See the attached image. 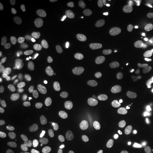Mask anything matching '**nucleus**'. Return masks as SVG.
Here are the masks:
<instances>
[{
	"mask_svg": "<svg viewBox=\"0 0 153 153\" xmlns=\"http://www.w3.org/2000/svg\"><path fill=\"white\" fill-rule=\"evenodd\" d=\"M56 134L61 141H67L69 138V129L67 125L64 123H59L56 128Z\"/></svg>",
	"mask_w": 153,
	"mask_h": 153,
	"instance_id": "nucleus-7",
	"label": "nucleus"
},
{
	"mask_svg": "<svg viewBox=\"0 0 153 153\" xmlns=\"http://www.w3.org/2000/svg\"><path fill=\"white\" fill-rule=\"evenodd\" d=\"M10 138L9 134L7 131H5L0 134V146H2Z\"/></svg>",
	"mask_w": 153,
	"mask_h": 153,
	"instance_id": "nucleus-26",
	"label": "nucleus"
},
{
	"mask_svg": "<svg viewBox=\"0 0 153 153\" xmlns=\"http://www.w3.org/2000/svg\"><path fill=\"white\" fill-rule=\"evenodd\" d=\"M5 153H15L16 152V150L11 148H6L4 151Z\"/></svg>",
	"mask_w": 153,
	"mask_h": 153,
	"instance_id": "nucleus-33",
	"label": "nucleus"
},
{
	"mask_svg": "<svg viewBox=\"0 0 153 153\" xmlns=\"http://www.w3.org/2000/svg\"><path fill=\"white\" fill-rule=\"evenodd\" d=\"M45 121L42 118H33L31 120V124H38L40 125H45Z\"/></svg>",
	"mask_w": 153,
	"mask_h": 153,
	"instance_id": "nucleus-29",
	"label": "nucleus"
},
{
	"mask_svg": "<svg viewBox=\"0 0 153 153\" xmlns=\"http://www.w3.org/2000/svg\"><path fill=\"white\" fill-rule=\"evenodd\" d=\"M49 81V76L47 74H39L35 78V82L39 87H44Z\"/></svg>",
	"mask_w": 153,
	"mask_h": 153,
	"instance_id": "nucleus-14",
	"label": "nucleus"
},
{
	"mask_svg": "<svg viewBox=\"0 0 153 153\" xmlns=\"http://www.w3.org/2000/svg\"><path fill=\"white\" fill-rule=\"evenodd\" d=\"M41 93L43 95L47 97H52L56 94V91L53 88H50L49 86L43 88L41 90Z\"/></svg>",
	"mask_w": 153,
	"mask_h": 153,
	"instance_id": "nucleus-20",
	"label": "nucleus"
},
{
	"mask_svg": "<svg viewBox=\"0 0 153 153\" xmlns=\"http://www.w3.org/2000/svg\"><path fill=\"white\" fill-rule=\"evenodd\" d=\"M131 32L139 37H145L150 33L149 28L145 22L141 20H134L131 25Z\"/></svg>",
	"mask_w": 153,
	"mask_h": 153,
	"instance_id": "nucleus-4",
	"label": "nucleus"
},
{
	"mask_svg": "<svg viewBox=\"0 0 153 153\" xmlns=\"http://www.w3.org/2000/svg\"><path fill=\"white\" fill-rule=\"evenodd\" d=\"M62 80L63 81V82H64L65 84H70L71 82V80L68 76H63Z\"/></svg>",
	"mask_w": 153,
	"mask_h": 153,
	"instance_id": "nucleus-35",
	"label": "nucleus"
},
{
	"mask_svg": "<svg viewBox=\"0 0 153 153\" xmlns=\"http://www.w3.org/2000/svg\"><path fill=\"white\" fill-rule=\"evenodd\" d=\"M62 116H63V115H62L61 114H60H60H59V115H58V117H60V118H61Z\"/></svg>",
	"mask_w": 153,
	"mask_h": 153,
	"instance_id": "nucleus-45",
	"label": "nucleus"
},
{
	"mask_svg": "<svg viewBox=\"0 0 153 153\" xmlns=\"http://www.w3.org/2000/svg\"><path fill=\"white\" fill-rule=\"evenodd\" d=\"M49 76H51L52 78L55 79H62L63 76H64L63 73H62L61 71H51L49 73Z\"/></svg>",
	"mask_w": 153,
	"mask_h": 153,
	"instance_id": "nucleus-23",
	"label": "nucleus"
},
{
	"mask_svg": "<svg viewBox=\"0 0 153 153\" xmlns=\"http://www.w3.org/2000/svg\"><path fill=\"white\" fill-rule=\"evenodd\" d=\"M23 26L27 28H31L33 26V20L27 16H25L23 17L22 19Z\"/></svg>",
	"mask_w": 153,
	"mask_h": 153,
	"instance_id": "nucleus-22",
	"label": "nucleus"
},
{
	"mask_svg": "<svg viewBox=\"0 0 153 153\" xmlns=\"http://www.w3.org/2000/svg\"><path fill=\"white\" fill-rule=\"evenodd\" d=\"M5 131V129H4V126H3V125L2 124H0V134L3 133L4 131Z\"/></svg>",
	"mask_w": 153,
	"mask_h": 153,
	"instance_id": "nucleus-41",
	"label": "nucleus"
},
{
	"mask_svg": "<svg viewBox=\"0 0 153 153\" xmlns=\"http://www.w3.org/2000/svg\"><path fill=\"white\" fill-rule=\"evenodd\" d=\"M145 144L148 149L153 150V134L145 138Z\"/></svg>",
	"mask_w": 153,
	"mask_h": 153,
	"instance_id": "nucleus-25",
	"label": "nucleus"
},
{
	"mask_svg": "<svg viewBox=\"0 0 153 153\" xmlns=\"http://www.w3.org/2000/svg\"><path fill=\"white\" fill-rule=\"evenodd\" d=\"M47 131H48V128L47 126L45 125L42 126L38 131L34 133L35 138L37 140H40L41 138H42L45 136Z\"/></svg>",
	"mask_w": 153,
	"mask_h": 153,
	"instance_id": "nucleus-18",
	"label": "nucleus"
},
{
	"mask_svg": "<svg viewBox=\"0 0 153 153\" xmlns=\"http://www.w3.org/2000/svg\"><path fill=\"white\" fill-rule=\"evenodd\" d=\"M134 11L140 15H146L148 13V7L146 4H140L134 8Z\"/></svg>",
	"mask_w": 153,
	"mask_h": 153,
	"instance_id": "nucleus-16",
	"label": "nucleus"
},
{
	"mask_svg": "<svg viewBox=\"0 0 153 153\" xmlns=\"http://www.w3.org/2000/svg\"><path fill=\"white\" fill-rule=\"evenodd\" d=\"M68 98L73 102H80L84 97V93L78 88H71L67 91Z\"/></svg>",
	"mask_w": 153,
	"mask_h": 153,
	"instance_id": "nucleus-9",
	"label": "nucleus"
},
{
	"mask_svg": "<svg viewBox=\"0 0 153 153\" xmlns=\"http://www.w3.org/2000/svg\"><path fill=\"white\" fill-rule=\"evenodd\" d=\"M58 116H56V115H55V116H53V120H58Z\"/></svg>",
	"mask_w": 153,
	"mask_h": 153,
	"instance_id": "nucleus-44",
	"label": "nucleus"
},
{
	"mask_svg": "<svg viewBox=\"0 0 153 153\" xmlns=\"http://www.w3.org/2000/svg\"><path fill=\"white\" fill-rule=\"evenodd\" d=\"M48 153H61V152L60 150H59L57 149L52 148V149H51L49 150Z\"/></svg>",
	"mask_w": 153,
	"mask_h": 153,
	"instance_id": "nucleus-37",
	"label": "nucleus"
},
{
	"mask_svg": "<svg viewBox=\"0 0 153 153\" xmlns=\"http://www.w3.org/2000/svg\"><path fill=\"white\" fill-rule=\"evenodd\" d=\"M138 86L137 84H134L132 86L131 88V93L133 96H136L137 95V91H138Z\"/></svg>",
	"mask_w": 153,
	"mask_h": 153,
	"instance_id": "nucleus-30",
	"label": "nucleus"
},
{
	"mask_svg": "<svg viewBox=\"0 0 153 153\" xmlns=\"http://www.w3.org/2000/svg\"><path fill=\"white\" fill-rule=\"evenodd\" d=\"M38 104L39 107H40V109H42V108H44V107H45V105L44 104H42V103H40Z\"/></svg>",
	"mask_w": 153,
	"mask_h": 153,
	"instance_id": "nucleus-43",
	"label": "nucleus"
},
{
	"mask_svg": "<svg viewBox=\"0 0 153 153\" xmlns=\"http://www.w3.org/2000/svg\"><path fill=\"white\" fill-rule=\"evenodd\" d=\"M73 26L77 32L84 35H90L93 32L92 24L89 21L84 18L75 19L73 22Z\"/></svg>",
	"mask_w": 153,
	"mask_h": 153,
	"instance_id": "nucleus-2",
	"label": "nucleus"
},
{
	"mask_svg": "<svg viewBox=\"0 0 153 153\" xmlns=\"http://www.w3.org/2000/svg\"><path fill=\"white\" fill-rule=\"evenodd\" d=\"M94 121L97 126H102L106 123V119L104 117V115H103L102 113L98 112L95 116Z\"/></svg>",
	"mask_w": 153,
	"mask_h": 153,
	"instance_id": "nucleus-19",
	"label": "nucleus"
},
{
	"mask_svg": "<svg viewBox=\"0 0 153 153\" xmlns=\"http://www.w3.org/2000/svg\"><path fill=\"white\" fill-rule=\"evenodd\" d=\"M27 138H35V135H34V134L33 133V132H30L29 134H28V135H27Z\"/></svg>",
	"mask_w": 153,
	"mask_h": 153,
	"instance_id": "nucleus-42",
	"label": "nucleus"
},
{
	"mask_svg": "<svg viewBox=\"0 0 153 153\" xmlns=\"http://www.w3.org/2000/svg\"><path fill=\"white\" fill-rule=\"evenodd\" d=\"M41 16L45 23L48 24L51 22L52 19L51 18L50 12L48 9H44L43 10H42Z\"/></svg>",
	"mask_w": 153,
	"mask_h": 153,
	"instance_id": "nucleus-21",
	"label": "nucleus"
},
{
	"mask_svg": "<svg viewBox=\"0 0 153 153\" xmlns=\"http://www.w3.org/2000/svg\"><path fill=\"white\" fill-rule=\"evenodd\" d=\"M7 18V14L4 7L2 5H0V20L5 21Z\"/></svg>",
	"mask_w": 153,
	"mask_h": 153,
	"instance_id": "nucleus-28",
	"label": "nucleus"
},
{
	"mask_svg": "<svg viewBox=\"0 0 153 153\" xmlns=\"http://www.w3.org/2000/svg\"><path fill=\"white\" fill-rule=\"evenodd\" d=\"M32 1L31 0H21L20 5L22 9L28 11L31 9Z\"/></svg>",
	"mask_w": 153,
	"mask_h": 153,
	"instance_id": "nucleus-24",
	"label": "nucleus"
},
{
	"mask_svg": "<svg viewBox=\"0 0 153 153\" xmlns=\"http://www.w3.org/2000/svg\"></svg>",
	"mask_w": 153,
	"mask_h": 153,
	"instance_id": "nucleus-49",
	"label": "nucleus"
},
{
	"mask_svg": "<svg viewBox=\"0 0 153 153\" xmlns=\"http://www.w3.org/2000/svg\"><path fill=\"white\" fill-rule=\"evenodd\" d=\"M66 102L64 100L51 102L48 105V107L50 110L56 111L64 108L66 105Z\"/></svg>",
	"mask_w": 153,
	"mask_h": 153,
	"instance_id": "nucleus-15",
	"label": "nucleus"
},
{
	"mask_svg": "<svg viewBox=\"0 0 153 153\" xmlns=\"http://www.w3.org/2000/svg\"><path fill=\"white\" fill-rule=\"evenodd\" d=\"M4 105L2 103H0V114H2L4 111Z\"/></svg>",
	"mask_w": 153,
	"mask_h": 153,
	"instance_id": "nucleus-39",
	"label": "nucleus"
},
{
	"mask_svg": "<svg viewBox=\"0 0 153 153\" xmlns=\"http://www.w3.org/2000/svg\"><path fill=\"white\" fill-rule=\"evenodd\" d=\"M133 33H132L131 31H128V33H126L125 37L123 39V42H127L128 40L130 39V38L131 37V36H132Z\"/></svg>",
	"mask_w": 153,
	"mask_h": 153,
	"instance_id": "nucleus-31",
	"label": "nucleus"
},
{
	"mask_svg": "<svg viewBox=\"0 0 153 153\" xmlns=\"http://www.w3.org/2000/svg\"><path fill=\"white\" fill-rule=\"evenodd\" d=\"M77 110H78V108H77L76 107H73V108H71V111H70V112H69V113L68 117H71L76 112Z\"/></svg>",
	"mask_w": 153,
	"mask_h": 153,
	"instance_id": "nucleus-34",
	"label": "nucleus"
},
{
	"mask_svg": "<svg viewBox=\"0 0 153 153\" xmlns=\"http://www.w3.org/2000/svg\"><path fill=\"white\" fill-rule=\"evenodd\" d=\"M13 119V115L10 114L8 116H6L5 117L3 118L1 124L3 125L4 126H9L11 124Z\"/></svg>",
	"mask_w": 153,
	"mask_h": 153,
	"instance_id": "nucleus-27",
	"label": "nucleus"
},
{
	"mask_svg": "<svg viewBox=\"0 0 153 153\" xmlns=\"http://www.w3.org/2000/svg\"><path fill=\"white\" fill-rule=\"evenodd\" d=\"M34 153V151L33 150H31V151H30V152H28L27 153Z\"/></svg>",
	"mask_w": 153,
	"mask_h": 153,
	"instance_id": "nucleus-46",
	"label": "nucleus"
},
{
	"mask_svg": "<svg viewBox=\"0 0 153 153\" xmlns=\"http://www.w3.org/2000/svg\"><path fill=\"white\" fill-rule=\"evenodd\" d=\"M149 115L153 119V106L149 110Z\"/></svg>",
	"mask_w": 153,
	"mask_h": 153,
	"instance_id": "nucleus-40",
	"label": "nucleus"
},
{
	"mask_svg": "<svg viewBox=\"0 0 153 153\" xmlns=\"http://www.w3.org/2000/svg\"><path fill=\"white\" fill-rule=\"evenodd\" d=\"M21 81L23 87L26 89H30L33 86V76L28 73H22L21 76Z\"/></svg>",
	"mask_w": 153,
	"mask_h": 153,
	"instance_id": "nucleus-13",
	"label": "nucleus"
},
{
	"mask_svg": "<svg viewBox=\"0 0 153 153\" xmlns=\"http://www.w3.org/2000/svg\"><path fill=\"white\" fill-rule=\"evenodd\" d=\"M69 48L73 55L76 56L83 54L87 48V43L82 36H74L69 42Z\"/></svg>",
	"mask_w": 153,
	"mask_h": 153,
	"instance_id": "nucleus-1",
	"label": "nucleus"
},
{
	"mask_svg": "<svg viewBox=\"0 0 153 153\" xmlns=\"http://www.w3.org/2000/svg\"><path fill=\"white\" fill-rule=\"evenodd\" d=\"M111 146H109V148H108V150H111Z\"/></svg>",
	"mask_w": 153,
	"mask_h": 153,
	"instance_id": "nucleus-47",
	"label": "nucleus"
},
{
	"mask_svg": "<svg viewBox=\"0 0 153 153\" xmlns=\"http://www.w3.org/2000/svg\"><path fill=\"white\" fill-rule=\"evenodd\" d=\"M36 153H46V152H45V149L43 147H40L38 149Z\"/></svg>",
	"mask_w": 153,
	"mask_h": 153,
	"instance_id": "nucleus-38",
	"label": "nucleus"
},
{
	"mask_svg": "<svg viewBox=\"0 0 153 153\" xmlns=\"http://www.w3.org/2000/svg\"><path fill=\"white\" fill-rule=\"evenodd\" d=\"M30 45L35 49H42L44 46V40L42 36L36 33H31L27 36Z\"/></svg>",
	"mask_w": 153,
	"mask_h": 153,
	"instance_id": "nucleus-5",
	"label": "nucleus"
},
{
	"mask_svg": "<svg viewBox=\"0 0 153 153\" xmlns=\"http://www.w3.org/2000/svg\"><path fill=\"white\" fill-rule=\"evenodd\" d=\"M23 143V138L19 135L13 136L6 142V148H11L17 150L20 148Z\"/></svg>",
	"mask_w": 153,
	"mask_h": 153,
	"instance_id": "nucleus-10",
	"label": "nucleus"
},
{
	"mask_svg": "<svg viewBox=\"0 0 153 153\" xmlns=\"http://www.w3.org/2000/svg\"><path fill=\"white\" fill-rule=\"evenodd\" d=\"M91 143L93 148L99 152H105L108 147V143L100 131L93 134L91 140Z\"/></svg>",
	"mask_w": 153,
	"mask_h": 153,
	"instance_id": "nucleus-3",
	"label": "nucleus"
},
{
	"mask_svg": "<svg viewBox=\"0 0 153 153\" xmlns=\"http://www.w3.org/2000/svg\"><path fill=\"white\" fill-rule=\"evenodd\" d=\"M99 2L104 5H108L115 2V0H99Z\"/></svg>",
	"mask_w": 153,
	"mask_h": 153,
	"instance_id": "nucleus-32",
	"label": "nucleus"
},
{
	"mask_svg": "<svg viewBox=\"0 0 153 153\" xmlns=\"http://www.w3.org/2000/svg\"><path fill=\"white\" fill-rule=\"evenodd\" d=\"M111 97L114 104L116 106L120 107L126 104V99L124 98L123 94L119 90H114L111 94Z\"/></svg>",
	"mask_w": 153,
	"mask_h": 153,
	"instance_id": "nucleus-11",
	"label": "nucleus"
},
{
	"mask_svg": "<svg viewBox=\"0 0 153 153\" xmlns=\"http://www.w3.org/2000/svg\"><path fill=\"white\" fill-rule=\"evenodd\" d=\"M40 107H39L38 104H35L33 107V111H34V112L36 113V114H38L40 112Z\"/></svg>",
	"mask_w": 153,
	"mask_h": 153,
	"instance_id": "nucleus-36",
	"label": "nucleus"
},
{
	"mask_svg": "<svg viewBox=\"0 0 153 153\" xmlns=\"http://www.w3.org/2000/svg\"><path fill=\"white\" fill-rule=\"evenodd\" d=\"M63 71L66 75L71 78H75L80 74L81 68L79 64H76L73 65L71 64H66L63 67Z\"/></svg>",
	"mask_w": 153,
	"mask_h": 153,
	"instance_id": "nucleus-8",
	"label": "nucleus"
},
{
	"mask_svg": "<svg viewBox=\"0 0 153 153\" xmlns=\"http://www.w3.org/2000/svg\"><path fill=\"white\" fill-rule=\"evenodd\" d=\"M15 153H18V152H16Z\"/></svg>",
	"mask_w": 153,
	"mask_h": 153,
	"instance_id": "nucleus-48",
	"label": "nucleus"
},
{
	"mask_svg": "<svg viewBox=\"0 0 153 153\" xmlns=\"http://www.w3.org/2000/svg\"><path fill=\"white\" fill-rule=\"evenodd\" d=\"M83 91L90 97L94 98L97 95V90L94 82L90 79H85L82 84Z\"/></svg>",
	"mask_w": 153,
	"mask_h": 153,
	"instance_id": "nucleus-6",
	"label": "nucleus"
},
{
	"mask_svg": "<svg viewBox=\"0 0 153 153\" xmlns=\"http://www.w3.org/2000/svg\"><path fill=\"white\" fill-rule=\"evenodd\" d=\"M22 93V88L19 86H16L9 90V96L12 98H16L19 97Z\"/></svg>",
	"mask_w": 153,
	"mask_h": 153,
	"instance_id": "nucleus-17",
	"label": "nucleus"
},
{
	"mask_svg": "<svg viewBox=\"0 0 153 153\" xmlns=\"http://www.w3.org/2000/svg\"><path fill=\"white\" fill-rule=\"evenodd\" d=\"M14 75L11 73H7L4 76L3 78V85L2 89L7 91H9L11 88L14 83Z\"/></svg>",
	"mask_w": 153,
	"mask_h": 153,
	"instance_id": "nucleus-12",
	"label": "nucleus"
}]
</instances>
